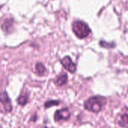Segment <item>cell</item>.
Here are the masks:
<instances>
[{
  "instance_id": "1",
  "label": "cell",
  "mask_w": 128,
  "mask_h": 128,
  "mask_svg": "<svg viewBox=\"0 0 128 128\" xmlns=\"http://www.w3.org/2000/svg\"><path fill=\"white\" fill-rule=\"evenodd\" d=\"M105 103L106 99L104 97L96 96L87 100L85 102L84 106L88 111H91L92 112H99L102 110Z\"/></svg>"
},
{
  "instance_id": "2",
  "label": "cell",
  "mask_w": 128,
  "mask_h": 128,
  "mask_svg": "<svg viewBox=\"0 0 128 128\" xmlns=\"http://www.w3.org/2000/svg\"><path fill=\"white\" fill-rule=\"evenodd\" d=\"M73 32L80 39L86 38L91 32L88 26L82 21H76L73 23Z\"/></svg>"
},
{
  "instance_id": "3",
  "label": "cell",
  "mask_w": 128,
  "mask_h": 128,
  "mask_svg": "<svg viewBox=\"0 0 128 128\" xmlns=\"http://www.w3.org/2000/svg\"><path fill=\"white\" fill-rule=\"evenodd\" d=\"M61 63L63 67L70 73H75L76 70V65L74 64L69 56H66L61 60Z\"/></svg>"
},
{
  "instance_id": "4",
  "label": "cell",
  "mask_w": 128,
  "mask_h": 128,
  "mask_svg": "<svg viewBox=\"0 0 128 128\" xmlns=\"http://www.w3.org/2000/svg\"><path fill=\"white\" fill-rule=\"evenodd\" d=\"M70 116V112L68 108L62 109L56 112L54 116V119L56 122H59L62 120H68Z\"/></svg>"
},
{
  "instance_id": "5",
  "label": "cell",
  "mask_w": 128,
  "mask_h": 128,
  "mask_svg": "<svg viewBox=\"0 0 128 128\" xmlns=\"http://www.w3.org/2000/svg\"><path fill=\"white\" fill-rule=\"evenodd\" d=\"M2 103L3 104V106L4 108L5 112H9L12 110V105L10 103V100L8 95V94L4 92L2 94Z\"/></svg>"
},
{
  "instance_id": "6",
  "label": "cell",
  "mask_w": 128,
  "mask_h": 128,
  "mask_svg": "<svg viewBox=\"0 0 128 128\" xmlns=\"http://www.w3.org/2000/svg\"><path fill=\"white\" fill-rule=\"evenodd\" d=\"M118 124L122 128H128V108L127 109V112L121 116Z\"/></svg>"
},
{
  "instance_id": "7",
  "label": "cell",
  "mask_w": 128,
  "mask_h": 128,
  "mask_svg": "<svg viewBox=\"0 0 128 128\" xmlns=\"http://www.w3.org/2000/svg\"><path fill=\"white\" fill-rule=\"evenodd\" d=\"M67 80H68V75L63 74L62 76L57 78V80H56V84L58 86H62L67 82Z\"/></svg>"
},
{
  "instance_id": "8",
  "label": "cell",
  "mask_w": 128,
  "mask_h": 128,
  "mask_svg": "<svg viewBox=\"0 0 128 128\" xmlns=\"http://www.w3.org/2000/svg\"><path fill=\"white\" fill-rule=\"evenodd\" d=\"M35 70L36 73L39 75H43L46 72V68L41 63H38L35 66Z\"/></svg>"
},
{
  "instance_id": "9",
  "label": "cell",
  "mask_w": 128,
  "mask_h": 128,
  "mask_svg": "<svg viewBox=\"0 0 128 128\" xmlns=\"http://www.w3.org/2000/svg\"><path fill=\"white\" fill-rule=\"evenodd\" d=\"M28 102V97L26 95H20L18 98H17V103L20 105V106H24L26 104V103Z\"/></svg>"
},
{
  "instance_id": "10",
  "label": "cell",
  "mask_w": 128,
  "mask_h": 128,
  "mask_svg": "<svg viewBox=\"0 0 128 128\" xmlns=\"http://www.w3.org/2000/svg\"><path fill=\"white\" fill-rule=\"evenodd\" d=\"M58 104H59V102L57 100H50L48 102H46L44 106L46 108H50V107L53 106H58Z\"/></svg>"
},
{
  "instance_id": "11",
  "label": "cell",
  "mask_w": 128,
  "mask_h": 128,
  "mask_svg": "<svg viewBox=\"0 0 128 128\" xmlns=\"http://www.w3.org/2000/svg\"><path fill=\"white\" fill-rule=\"evenodd\" d=\"M100 45L103 47H105V48H112L115 46V44L113 43H111V44H109V43H106L105 41L104 40H101L100 42Z\"/></svg>"
}]
</instances>
